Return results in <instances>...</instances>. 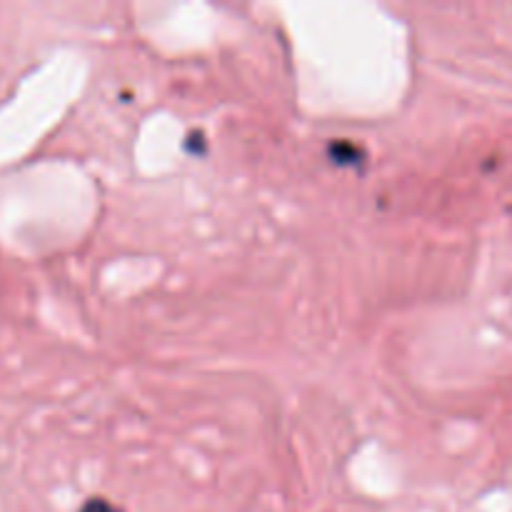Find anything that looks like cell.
Masks as SVG:
<instances>
[{"label":"cell","instance_id":"1","mask_svg":"<svg viewBox=\"0 0 512 512\" xmlns=\"http://www.w3.org/2000/svg\"><path fill=\"white\" fill-rule=\"evenodd\" d=\"M80 512H123V510L115 508V505L108 503V500L93 498V500H88V503H85L83 508H80Z\"/></svg>","mask_w":512,"mask_h":512}]
</instances>
